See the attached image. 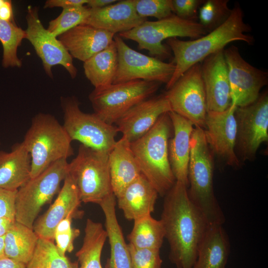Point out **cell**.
<instances>
[{
	"label": "cell",
	"mask_w": 268,
	"mask_h": 268,
	"mask_svg": "<svg viewBox=\"0 0 268 268\" xmlns=\"http://www.w3.org/2000/svg\"><path fill=\"white\" fill-rule=\"evenodd\" d=\"M164 197L160 220L169 245V260L176 268H193L209 225L190 200L183 183L176 181Z\"/></svg>",
	"instance_id": "1"
},
{
	"label": "cell",
	"mask_w": 268,
	"mask_h": 268,
	"mask_svg": "<svg viewBox=\"0 0 268 268\" xmlns=\"http://www.w3.org/2000/svg\"><path fill=\"white\" fill-rule=\"evenodd\" d=\"M250 27L244 20L241 8L232 9L228 19L220 26L199 38L184 41L178 38L166 40V44L174 54L175 70L166 84L168 90L189 68L201 63L209 56L221 50L229 43L242 41L249 45L254 42V37L247 34Z\"/></svg>",
	"instance_id": "2"
},
{
	"label": "cell",
	"mask_w": 268,
	"mask_h": 268,
	"mask_svg": "<svg viewBox=\"0 0 268 268\" xmlns=\"http://www.w3.org/2000/svg\"><path fill=\"white\" fill-rule=\"evenodd\" d=\"M172 125L168 112L162 114L143 136L130 142L141 174L164 197L176 182L171 167L168 142Z\"/></svg>",
	"instance_id": "3"
},
{
	"label": "cell",
	"mask_w": 268,
	"mask_h": 268,
	"mask_svg": "<svg viewBox=\"0 0 268 268\" xmlns=\"http://www.w3.org/2000/svg\"><path fill=\"white\" fill-rule=\"evenodd\" d=\"M214 163L203 129L195 127L190 141L189 197L208 224L223 225L225 218L213 189Z\"/></svg>",
	"instance_id": "4"
},
{
	"label": "cell",
	"mask_w": 268,
	"mask_h": 268,
	"mask_svg": "<svg viewBox=\"0 0 268 268\" xmlns=\"http://www.w3.org/2000/svg\"><path fill=\"white\" fill-rule=\"evenodd\" d=\"M22 142L31 157L30 178L74 154L72 141L64 127L49 114L39 113L33 118Z\"/></svg>",
	"instance_id": "5"
},
{
	"label": "cell",
	"mask_w": 268,
	"mask_h": 268,
	"mask_svg": "<svg viewBox=\"0 0 268 268\" xmlns=\"http://www.w3.org/2000/svg\"><path fill=\"white\" fill-rule=\"evenodd\" d=\"M109 153L82 144L68 163V173L74 181L81 202L99 204L112 194Z\"/></svg>",
	"instance_id": "6"
},
{
	"label": "cell",
	"mask_w": 268,
	"mask_h": 268,
	"mask_svg": "<svg viewBox=\"0 0 268 268\" xmlns=\"http://www.w3.org/2000/svg\"><path fill=\"white\" fill-rule=\"evenodd\" d=\"M207 31L198 21L185 20L173 14L156 21L146 20L139 26L118 35L122 39L137 43L140 50H146L161 61L171 56L170 49L162 43L171 38L189 37L193 40L206 35Z\"/></svg>",
	"instance_id": "7"
},
{
	"label": "cell",
	"mask_w": 268,
	"mask_h": 268,
	"mask_svg": "<svg viewBox=\"0 0 268 268\" xmlns=\"http://www.w3.org/2000/svg\"><path fill=\"white\" fill-rule=\"evenodd\" d=\"M68 163L66 159L54 162L17 190L15 203L16 221L33 229L42 206L59 192L61 183L68 173Z\"/></svg>",
	"instance_id": "8"
},
{
	"label": "cell",
	"mask_w": 268,
	"mask_h": 268,
	"mask_svg": "<svg viewBox=\"0 0 268 268\" xmlns=\"http://www.w3.org/2000/svg\"><path fill=\"white\" fill-rule=\"evenodd\" d=\"M161 84L142 80L112 84L94 88L89 99L94 113L105 123L114 125L133 106L151 97Z\"/></svg>",
	"instance_id": "9"
},
{
	"label": "cell",
	"mask_w": 268,
	"mask_h": 268,
	"mask_svg": "<svg viewBox=\"0 0 268 268\" xmlns=\"http://www.w3.org/2000/svg\"><path fill=\"white\" fill-rule=\"evenodd\" d=\"M63 125L70 139L76 140L91 149L109 153L117 141L118 132L116 126L108 124L95 113L82 111L74 97L62 100Z\"/></svg>",
	"instance_id": "10"
},
{
	"label": "cell",
	"mask_w": 268,
	"mask_h": 268,
	"mask_svg": "<svg viewBox=\"0 0 268 268\" xmlns=\"http://www.w3.org/2000/svg\"><path fill=\"white\" fill-rule=\"evenodd\" d=\"M235 152L241 160L254 159L258 149L268 140V94L266 91L253 103L236 107Z\"/></svg>",
	"instance_id": "11"
},
{
	"label": "cell",
	"mask_w": 268,
	"mask_h": 268,
	"mask_svg": "<svg viewBox=\"0 0 268 268\" xmlns=\"http://www.w3.org/2000/svg\"><path fill=\"white\" fill-rule=\"evenodd\" d=\"M164 94L172 111L204 129L207 109L201 63L189 68Z\"/></svg>",
	"instance_id": "12"
},
{
	"label": "cell",
	"mask_w": 268,
	"mask_h": 268,
	"mask_svg": "<svg viewBox=\"0 0 268 268\" xmlns=\"http://www.w3.org/2000/svg\"><path fill=\"white\" fill-rule=\"evenodd\" d=\"M114 40L118 53V66L113 84L142 80L166 84L175 70L173 62L166 63L130 47L118 35Z\"/></svg>",
	"instance_id": "13"
},
{
	"label": "cell",
	"mask_w": 268,
	"mask_h": 268,
	"mask_svg": "<svg viewBox=\"0 0 268 268\" xmlns=\"http://www.w3.org/2000/svg\"><path fill=\"white\" fill-rule=\"evenodd\" d=\"M227 66L231 104L244 107L254 102L262 88L268 84V73L253 66L233 45L223 50Z\"/></svg>",
	"instance_id": "14"
},
{
	"label": "cell",
	"mask_w": 268,
	"mask_h": 268,
	"mask_svg": "<svg viewBox=\"0 0 268 268\" xmlns=\"http://www.w3.org/2000/svg\"><path fill=\"white\" fill-rule=\"evenodd\" d=\"M26 19V39L31 43L41 59L46 73L52 77V67L61 65L68 71L71 78H74L77 75V69L73 63L72 57L59 40L44 28L36 7H28Z\"/></svg>",
	"instance_id": "15"
},
{
	"label": "cell",
	"mask_w": 268,
	"mask_h": 268,
	"mask_svg": "<svg viewBox=\"0 0 268 268\" xmlns=\"http://www.w3.org/2000/svg\"><path fill=\"white\" fill-rule=\"evenodd\" d=\"M236 106L231 104L222 112H207L203 129L206 142L212 153L233 168H238L240 160L235 152Z\"/></svg>",
	"instance_id": "16"
},
{
	"label": "cell",
	"mask_w": 268,
	"mask_h": 268,
	"mask_svg": "<svg viewBox=\"0 0 268 268\" xmlns=\"http://www.w3.org/2000/svg\"><path fill=\"white\" fill-rule=\"evenodd\" d=\"M81 201L76 185L68 173L54 203L34 222L33 230L39 238L54 241V232L59 223L69 215L81 218L83 211L79 209Z\"/></svg>",
	"instance_id": "17"
},
{
	"label": "cell",
	"mask_w": 268,
	"mask_h": 268,
	"mask_svg": "<svg viewBox=\"0 0 268 268\" xmlns=\"http://www.w3.org/2000/svg\"><path fill=\"white\" fill-rule=\"evenodd\" d=\"M201 64L207 112H222L231 104L227 66L223 50L206 58Z\"/></svg>",
	"instance_id": "18"
},
{
	"label": "cell",
	"mask_w": 268,
	"mask_h": 268,
	"mask_svg": "<svg viewBox=\"0 0 268 268\" xmlns=\"http://www.w3.org/2000/svg\"><path fill=\"white\" fill-rule=\"evenodd\" d=\"M171 111L165 94L150 97L136 104L115 123L118 132L130 142L145 134L163 114Z\"/></svg>",
	"instance_id": "19"
},
{
	"label": "cell",
	"mask_w": 268,
	"mask_h": 268,
	"mask_svg": "<svg viewBox=\"0 0 268 268\" xmlns=\"http://www.w3.org/2000/svg\"><path fill=\"white\" fill-rule=\"evenodd\" d=\"M147 20L136 13L132 0H118L100 8H90L83 24L104 30L115 35L129 31Z\"/></svg>",
	"instance_id": "20"
},
{
	"label": "cell",
	"mask_w": 268,
	"mask_h": 268,
	"mask_svg": "<svg viewBox=\"0 0 268 268\" xmlns=\"http://www.w3.org/2000/svg\"><path fill=\"white\" fill-rule=\"evenodd\" d=\"M115 34L81 24L58 36V39L72 58L83 63L107 47Z\"/></svg>",
	"instance_id": "21"
},
{
	"label": "cell",
	"mask_w": 268,
	"mask_h": 268,
	"mask_svg": "<svg viewBox=\"0 0 268 268\" xmlns=\"http://www.w3.org/2000/svg\"><path fill=\"white\" fill-rule=\"evenodd\" d=\"M168 115L174 134L168 142L171 167L176 181L183 183L188 188L190 141L195 125L190 120L173 111L169 112Z\"/></svg>",
	"instance_id": "22"
},
{
	"label": "cell",
	"mask_w": 268,
	"mask_h": 268,
	"mask_svg": "<svg viewBox=\"0 0 268 268\" xmlns=\"http://www.w3.org/2000/svg\"><path fill=\"white\" fill-rule=\"evenodd\" d=\"M158 194L141 174L116 198L117 204L129 220L150 215L154 210Z\"/></svg>",
	"instance_id": "23"
},
{
	"label": "cell",
	"mask_w": 268,
	"mask_h": 268,
	"mask_svg": "<svg viewBox=\"0 0 268 268\" xmlns=\"http://www.w3.org/2000/svg\"><path fill=\"white\" fill-rule=\"evenodd\" d=\"M109 164L112 191L116 198L142 174L130 142L123 136L109 152Z\"/></svg>",
	"instance_id": "24"
},
{
	"label": "cell",
	"mask_w": 268,
	"mask_h": 268,
	"mask_svg": "<svg viewBox=\"0 0 268 268\" xmlns=\"http://www.w3.org/2000/svg\"><path fill=\"white\" fill-rule=\"evenodd\" d=\"M116 198L112 194L98 204L105 216V228L110 247L106 268H132L130 255L116 212Z\"/></svg>",
	"instance_id": "25"
},
{
	"label": "cell",
	"mask_w": 268,
	"mask_h": 268,
	"mask_svg": "<svg viewBox=\"0 0 268 268\" xmlns=\"http://www.w3.org/2000/svg\"><path fill=\"white\" fill-rule=\"evenodd\" d=\"M31 157L23 142L0 150V188L16 191L30 179Z\"/></svg>",
	"instance_id": "26"
},
{
	"label": "cell",
	"mask_w": 268,
	"mask_h": 268,
	"mask_svg": "<svg viewBox=\"0 0 268 268\" xmlns=\"http://www.w3.org/2000/svg\"><path fill=\"white\" fill-rule=\"evenodd\" d=\"M230 242L222 225H210L200 245L193 268H225Z\"/></svg>",
	"instance_id": "27"
},
{
	"label": "cell",
	"mask_w": 268,
	"mask_h": 268,
	"mask_svg": "<svg viewBox=\"0 0 268 268\" xmlns=\"http://www.w3.org/2000/svg\"><path fill=\"white\" fill-rule=\"evenodd\" d=\"M117 66L118 53L114 40L83 63L84 74L95 89L113 84Z\"/></svg>",
	"instance_id": "28"
},
{
	"label": "cell",
	"mask_w": 268,
	"mask_h": 268,
	"mask_svg": "<svg viewBox=\"0 0 268 268\" xmlns=\"http://www.w3.org/2000/svg\"><path fill=\"white\" fill-rule=\"evenodd\" d=\"M107 238V232L101 223L87 219L83 243L75 254L78 268H102L101 256Z\"/></svg>",
	"instance_id": "29"
},
{
	"label": "cell",
	"mask_w": 268,
	"mask_h": 268,
	"mask_svg": "<svg viewBox=\"0 0 268 268\" xmlns=\"http://www.w3.org/2000/svg\"><path fill=\"white\" fill-rule=\"evenodd\" d=\"M39 237L34 230L15 221L4 235V254L26 265L31 259Z\"/></svg>",
	"instance_id": "30"
},
{
	"label": "cell",
	"mask_w": 268,
	"mask_h": 268,
	"mask_svg": "<svg viewBox=\"0 0 268 268\" xmlns=\"http://www.w3.org/2000/svg\"><path fill=\"white\" fill-rule=\"evenodd\" d=\"M165 238V230L160 220L148 215L134 220L128 235L129 244L136 248L160 250Z\"/></svg>",
	"instance_id": "31"
},
{
	"label": "cell",
	"mask_w": 268,
	"mask_h": 268,
	"mask_svg": "<svg viewBox=\"0 0 268 268\" xmlns=\"http://www.w3.org/2000/svg\"><path fill=\"white\" fill-rule=\"evenodd\" d=\"M78 263L73 262L58 252L54 241L39 238L31 259L26 268H78Z\"/></svg>",
	"instance_id": "32"
},
{
	"label": "cell",
	"mask_w": 268,
	"mask_h": 268,
	"mask_svg": "<svg viewBox=\"0 0 268 268\" xmlns=\"http://www.w3.org/2000/svg\"><path fill=\"white\" fill-rule=\"evenodd\" d=\"M25 30L14 22L0 20V41L3 47L2 66L20 67L22 63L17 56L18 47L26 38Z\"/></svg>",
	"instance_id": "33"
},
{
	"label": "cell",
	"mask_w": 268,
	"mask_h": 268,
	"mask_svg": "<svg viewBox=\"0 0 268 268\" xmlns=\"http://www.w3.org/2000/svg\"><path fill=\"white\" fill-rule=\"evenodd\" d=\"M228 0H207L200 7L199 23L209 33L222 24L229 17L232 9Z\"/></svg>",
	"instance_id": "34"
},
{
	"label": "cell",
	"mask_w": 268,
	"mask_h": 268,
	"mask_svg": "<svg viewBox=\"0 0 268 268\" xmlns=\"http://www.w3.org/2000/svg\"><path fill=\"white\" fill-rule=\"evenodd\" d=\"M90 13V8L85 5L63 9L61 13L50 21L47 30L58 37L74 27L83 24Z\"/></svg>",
	"instance_id": "35"
},
{
	"label": "cell",
	"mask_w": 268,
	"mask_h": 268,
	"mask_svg": "<svg viewBox=\"0 0 268 268\" xmlns=\"http://www.w3.org/2000/svg\"><path fill=\"white\" fill-rule=\"evenodd\" d=\"M72 215H69L61 221L54 232L56 247L59 254L66 256L67 252L70 253L74 249V241L80 234L78 229L71 226Z\"/></svg>",
	"instance_id": "36"
},
{
	"label": "cell",
	"mask_w": 268,
	"mask_h": 268,
	"mask_svg": "<svg viewBox=\"0 0 268 268\" xmlns=\"http://www.w3.org/2000/svg\"><path fill=\"white\" fill-rule=\"evenodd\" d=\"M137 14L141 17L152 16L158 20L173 13L172 0H132Z\"/></svg>",
	"instance_id": "37"
},
{
	"label": "cell",
	"mask_w": 268,
	"mask_h": 268,
	"mask_svg": "<svg viewBox=\"0 0 268 268\" xmlns=\"http://www.w3.org/2000/svg\"><path fill=\"white\" fill-rule=\"evenodd\" d=\"M132 268H161L160 250L138 249L128 244Z\"/></svg>",
	"instance_id": "38"
},
{
	"label": "cell",
	"mask_w": 268,
	"mask_h": 268,
	"mask_svg": "<svg viewBox=\"0 0 268 268\" xmlns=\"http://www.w3.org/2000/svg\"><path fill=\"white\" fill-rule=\"evenodd\" d=\"M202 0H172L173 13L185 20L198 21V9Z\"/></svg>",
	"instance_id": "39"
},
{
	"label": "cell",
	"mask_w": 268,
	"mask_h": 268,
	"mask_svg": "<svg viewBox=\"0 0 268 268\" xmlns=\"http://www.w3.org/2000/svg\"><path fill=\"white\" fill-rule=\"evenodd\" d=\"M16 191L0 188V217L15 219Z\"/></svg>",
	"instance_id": "40"
},
{
	"label": "cell",
	"mask_w": 268,
	"mask_h": 268,
	"mask_svg": "<svg viewBox=\"0 0 268 268\" xmlns=\"http://www.w3.org/2000/svg\"><path fill=\"white\" fill-rule=\"evenodd\" d=\"M88 1V0H48L45 2L44 7H60L63 9L78 7L85 5Z\"/></svg>",
	"instance_id": "41"
},
{
	"label": "cell",
	"mask_w": 268,
	"mask_h": 268,
	"mask_svg": "<svg viewBox=\"0 0 268 268\" xmlns=\"http://www.w3.org/2000/svg\"><path fill=\"white\" fill-rule=\"evenodd\" d=\"M0 20L14 22L11 0H4L3 3L0 6Z\"/></svg>",
	"instance_id": "42"
},
{
	"label": "cell",
	"mask_w": 268,
	"mask_h": 268,
	"mask_svg": "<svg viewBox=\"0 0 268 268\" xmlns=\"http://www.w3.org/2000/svg\"><path fill=\"white\" fill-rule=\"evenodd\" d=\"M0 268H26V265L4 256L0 258Z\"/></svg>",
	"instance_id": "43"
},
{
	"label": "cell",
	"mask_w": 268,
	"mask_h": 268,
	"mask_svg": "<svg viewBox=\"0 0 268 268\" xmlns=\"http://www.w3.org/2000/svg\"><path fill=\"white\" fill-rule=\"evenodd\" d=\"M117 0H88L87 7L90 8H100L116 2Z\"/></svg>",
	"instance_id": "44"
},
{
	"label": "cell",
	"mask_w": 268,
	"mask_h": 268,
	"mask_svg": "<svg viewBox=\"0 0 268 268\" xmlns=\"http://www.w3.org/2000/svg\"><path fill=\"white\" fill-rule=\"evenodd\" d=\"M16 221L15 219L0 217V237L4 236L9 228Z\"/></svg>",
	"instance_id": "45"
},
{
	"label": "cell",
	"mask_w": 268,
	"mask_h": 268,
	"mask_svg": "<svg viewBox=\"0 0 268 268\" xmlns=\"http://www.w3.org/2000/svg\"><path fill=\"white\" fill-rule=\"evenodd\" d=\"M4 236L0 237V258L5 256Z\"/></svg>",
	"instance_id": "46"
},
{
	"label": "cell",
	"mask_w": 268,
	"mask_h": 268,
	"mask_svg": "<svg viewBox=\"0 0 268 268\" xmlns=\"http://www.w3.org/2000/svg\"><path fill=\"white\" fill-rule=\"evenodd\" d=\"M4 0H0V6L3 3Z\"/></svg>",
	"instance_id": "47"
}]
</instances>
